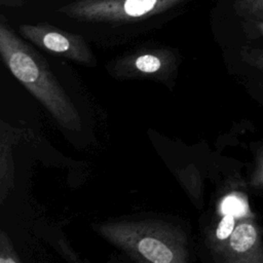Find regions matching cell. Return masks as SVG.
Segmentation results:
<instances>
[{
  "instance_id": "6da1fadb",
  "label": "cell",
  "mask_w": 263,
  "mask_h": 263,
  "mask_svg": "<svg viewBox=\"0 0 263 263\" xmlns=\"http://www.w3.org/2000/svg\"><path fill=\"white\" fill-rule=\"evenodd\" d=\"M0 53L12 75L47 109L63 127L79 132L81 119L45 60L20 39L2 20Z\"/></svg>"
},
{
  "instance_id": "3957f363",
  "label": "cell",
  "mask_w": 263,
  "mask_h": 263,
  "mask_svg": "<svg viewBox=\"0 0 263 263\" xmlns=\"http://www.w3.org/2000/svg\"><path fill=\"white\" fill-rule=\"evenodd\" d=\"M187 0H77L60 8L71 18L92 23H130L166 11Z\"/></svg>"
},
{
  "instance_id": "30bf717a",
  "label": "cell",
  "mask_w": 263,
  "mask_h": 263,
  "mask_svg": "<svg viewBox=\"0 0 263 263\" xmlns=\"http://www.w3.org/2000/svg\"><path fill=\"white\" fill-rule=\"evenodd\" d=\"M250 183L255 188L263 189V146L259 147L256 151L255 166Z\"/></svg>"
},
{
  "instance_id": "8992f818",
  "label": "cell",
  "mask_w": 263,
  "mask_h": 263,
  "mask_svg": "<svg viewBox=\"0 0 263 263\" xmlns=\"http://www.w3.org/2000/svg\"><path fill=\"white\" fill-rule=\"evenodd\" d=\"M134 67L142 73L153 74L158 72L163 67V60L157 53H142L136 57L134 61Z\"/></svg>"
},
{
  "instance_id": "8fae6325",
  "label": "cell",
  "mask_w": 263,
  "mask_h": 263,
  "mask_svg": "<svg viewBox=\"0 0 263 263\" xmlns=\"http://www.w3.org/2000/svg\"><path fill=\"white\" fill-rule=\"evenodd\" d=\"M251 58H252L251 59L252 63L256 67H258L261 70H263V51H255V53L252 54Z\"/></svg>"
},
{
  "instance_id": "277c9868",
  "label": "cell",
  "mask_w": 263,
  "mask_h": 263,
  "mask_svg": "<svg viewBox=\"0 0 263 263\" xmlns=\"http://www.w3.org/2000/svg\"><path fill=\"white\" fill-rule=\"evenodd\" d=\"M20 33L37 46L49 52L82 64H91L93 62L90 48L79 35L65 32L45 24L22 25Z\"/></svg>"
},
{
  "instance_id": "5b68a950",
  "label": "cell",
  "mask_w": 263,
  "mask_h": 263,
  "mask_svg": "<svg viewBox=\"0 0 263 263\" xmlns=\"http://www.w3.org/2000/svg\"><path fill=\"white\" fill-rule=\"evenodd\" d=\"M224 247L227 262L263 263V242L260 231L251 220L238 222Z\"/></svg>"
},
{
  "instance_id": "ba28073f",
  "label": "cell",
  "mask_w": 263,
  "mask_h": 263,
  "mask_svg": "<svg viewBox=\"0 0 263 263\" xmlns=\"http://www.w3.org/2000/svg\"><path fill=\"white\" fill-rule=\"evenodd\" d=\"M235 218L232 213H226L220 220L216 229V238L220 241H226L235 227Z\"/></svg>"
},
{
  "instance_id": "7c38bea8",
  "label": "cell",
  "mask_w": 263,
  "mask_h": 263,
  "mask_svg": "<svg viewBox=\"0 0 263 263\" xmlns=\"http://www.w3.org/2000/svg\"><path fill=\"white\" fill-rule=\"evenodd\" d=\"M260 28H261V31H262V33H263V24L260 25Z\"/></svg>"
},
{
  "instance_id": "52a82bcc",
  "label": "cell",
  "mask_w": 263,
  "mask_h": 263,
  "mask_svg": "<svg viewBox=\"0 0 263 263\" xmlns=\"http://www.w3.org/2000/svg\"><path fill=\"white\" fill-rule=\"evenodd\" d=\"M235 7L246 16L263 21V0H236Z\"/></svg>"
},
{
  "instance_id": "9c48e42d",
  "label": "cell",
  "mask_w": 263,
  "mask_h": 263,
  "mask_svg": "<svg viewBox=\"0 0 263 263\" xmlns=\"http://www.w3.org/2000/svg\"><path fill=\"white\" fill-rule=\"evenodd\" d=\"M21 260L17 257L16 252L13 250L10 240L5 236V233L1 231L0 238V263H18Z\"/></svg>"
},
{
  "instance_id": "7a4b0ae2",
  "label": "cell",
  "mask_w": 263,
  "mask_h": 263,
  "mask_svg": "<svg viewBox=\"0 0 263 263\" xmlns=\"http://www.w3.org/2000/svg\"><path fill=\"white\" fill-rule=\"evenodd\" d=\"M100 229L107 239L137 260L153 263L187 261L184 235L164 224L117 222L106 224Z\"/></svg>"
}]
</instances>
